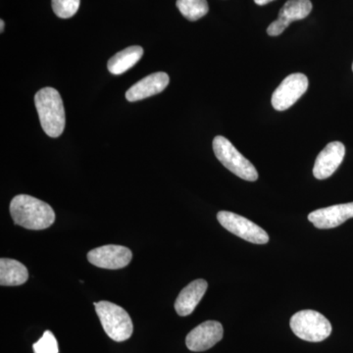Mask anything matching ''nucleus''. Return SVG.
Instances as JSON below:
<instances>
[{"instance_id": "6", "label": "nucleus", "mask_w": 353, "mask_h": 353, "mask_svg": "<svg viewBox=\"0 0 353 353\" xmlns=\"http://www.w3.org/2000/svg\"><path fill=\"white\" fill-rule=\"evenodd\" d=\"M217 219L225 229L246 241L256 245H265L269 241L268 234L262 228L243 216L229 211H220Z\"/></svg>"}, {"instance_id": "22", "label": "nucleus", "mask_w": 353, "mask_h": 353, "mask_svg": "<svg viewBox=\"0 0 353 353\" xmlns=\"http://www.w3.org/2000/svg\"><path fill=\"white\" fill-rule=\"evenodd\" d=\"M352 71H353V63H352Z\"/></svg>"}, {"instance_id": "5", "label": "nucleus", "mask_w": 353, "mask_h": 353, "mask_svg": "<svg viewBox=\"0 0 353 353\" xmlns=\"http://www.w3.org/2000/svg\"><path fill=\"white\" fill-rule=\"evenodd\" d=\"M213 150L223 166L234 175L250 182H255L259 179V173L252 162L246 159L229 139L222 136L216 137Z\"/></svg>"}, {"instance_id": "15", "label": "nucleus", "mask_w": 353, "mask_h": 353, "mask_svg": "<svg viewBox=\"0 0 353 353\" xmlns=\"http://www.w3.org/2000/svg\"><path fill=\"white\" fill-rule=\"evenodd\" d=\"M29 279L27 267L17 260H0V285L3 287H16L25 284Z\"/></svg>"}, {"instance_id": "9", "label": "nucleus", "mask_w": 353, "mask_h": 353, "mask_svg": "<svg viewBox=\"0 0 353 353\" xmlns=\"http://www.w3.org/2000/svg\"><path fill=\"white\" fill-rule=\"evenodd\" d=\"M224 329L222 324L217 321L201 323L188 334L185 345L190 350L194 352H205L214 347L223 339Z\"/></svg>"}, {"instance_id": "16", "label": "nucleus", "mask_w": 353, "mask_h": 353, "mask_svg": "<svg viewBox=\"0 0 353 353\" xmlns=\"http://www.w3.org/2000/svg\"><path fill=\"white\" fill-rule=\"evenodd\" d=\"M143 55V50L141 46H130L126 50L116 53L109 59L108 64L109 72L114 75H121L138 63Z\"/></svg>"}, {"instance_id": "1", "label": "nucleus", "mask_w": 353, "mask_h": 353, "mask_svg": "<svg viewBox=\"0 0 353 353\" xmlns=\"http://www.w3.org/2000/svg\"><path fill=\"white\" fill-rule=\"evenodd\" d=\"M14 224L28 230H46L54 223L55 213L50 204L28 194L14 197L10 203Z\"/></svg>"}, {"instance_id": "14", "label": "nucleus", "mask_w": 353, "mask_h": 353, "mask_svg": "<svg viewBox=\"0 0 353 353\" xmlns=\"http://www.w3.org/2000/svg\"><path fill=\"white\" fill-rule=\"evenodd\" d=\"M208 288V282L202 279L194 281L187 287L183 288L176 299L175 310L178 315L183 317V316L192 314L197 304L201 303Z\"/></svg>"}, {"instance_id": "3", "label": "nucleus", "mask_w": 353, "mask_h": 353, "mask_svg": "<svg viewBox=\"0 0 353 353\" xmlns=\"http://www.w3.org/2000/svg\"><path fill=\"white\" fill-rule=\"evenodd\" d=\"M95 311L101 320L102 328L111 340L121 343L131 338L134 325L124 308L103 301L97 303Z\"/></svg>"}, {"instance_id": "2", "label": "nucleus", "mask_w": 353, "mask_h": 353, "mask_svg": "<svg viewBox=\"0 0 353 353\" xmlns=\"http://www.w3.org/2000/svg\"><path fill=\"white\" fill-rule=\"evenodd\" d=\"M34 104L44 132L51 138L61 136L66 116L61 95L53 88H43L34 95Z\"/></svg>"}, {"instance_id": "21", "label": "nucleus", "mask_w": 353, "mask_h": 353, "mask_svg": "<svg viewBox=\"0 0 353 353\" xmlns=\"http://www.w3.org/2000/svg\"><path fill=\"white\" fill-rule=\"evenodd\" d=\"M4 27H6V24H4V21L0 20V32H3Z\"/></svg>"}, {"instance_id": "7", "label": "nucleus", "mask_w": 353, "mask_h": 353, "mask_svg": "<svg viewBox=\"0 0 353 353\" xmlns=\"http://www.w3.org/2000/svg\"><path fill=\"white\" fill-rule=\"evenodd\" d=\"M307 88V77L301 73L292 74L273 92L272 106L277 111L287 110L305 94Z\"/></svg>"}, {"instance_id": "10", "label": "nucleus", "mask_w": 353, "mask_h": 353, "mask_svg": "<svg viewBox=\"0 0 353 353\" xmlns=\"http://www.w3.org/2000/svg\"><path fill=\"white\" fill-rule=\"evenodd\" d=\"M311 11L310 0H288L279 12L278 19L269 26L267 34L271 37L280 36L292 22L304 19Z\"/></svg>"}, {"instance_id": "4", "label": "nucleus", "mask_w": 353, "mask_h": 353, "mask_svg": "<svg viewBox=\"0 0 353 353\" xmlns=\"http://www.w3.org/2000/svg\"><path fill=\"white\" fill-rule=\"evenodd\" d=\"M292 331L301 340L319 343L329 338L332 325L321 313L314 310H303L290 318Z\"/></svg>"}, {"instance_id": "20", "label": "nucleus", "mask_w": 353, "mask_h": 353, "mask_svg": "<svg viewBox=\"0 0 353 353\" xmlns=\"http://www.w3.org/2000/svg\"><path fill=\"white\" fill-rule=\"evenodd\" d=\"M274 1V0H254L255 3L257 6H266V4L270 3V2Z\"/></svg>"}, {"instance_id": "13", "label": "nucleus", "mask_w": 353, "mask_h": 353, "mask_svg": "<svg viewBox=\"0 0 353 353\" xmlns=\"http://www.w3.org/2000/svg\"><path fill=\"white\" fill-rule=\"evenodd\" d=\"M170 83L168 74L164 72H157L152 75L141 79L139 82L134 83L130 90H127V101L134 102L148 99L152 95L163 92Z\"/></svg>"}, {"instance_id": "8", "label": "nucleus", "mask_w": 353, "mask_h": 353, "mask_svg": "<svg viewBox=\"0 0 353 353\" xmlns=\"http://www.w3.org/2000/svg\"><path fill=\"white\" fill-rule=\"evenodd\" d=\"M132 253L126 246L108 245L94 248L88 253L90 263L102 269L124 268L132 261Z\"/></svg>"}, {"instance_id": "18", "label": "nucleus", "mask_w": 353, "mask_h": 353, "mask_svg": "<svg viewBox=\"0 0 353 353\" xmlns=\"http://www.w3.org/2000/svg\"><path fill=\"white\" fill-rule=\"evenodd\" d=\"M81 0H52V9L62 19L73 17L79 10Z\"/></svg>"}, {"instance_id": "11", "label": "nucleus", "mask_w": 353, "mask_h": 353, "mask_svg": "<svg viewBox=\"0 0 353 353\" xmlns=\"http://www.w3.org/2000/svg\"><path fill=\"white\" fill-rule=\"evenodd\" d=\"M345 155V146L341 141H333L316 158L313 175L318 180H325L333 175L340 167Z\"/></svg>"}, {"instance_id": "17", "label": "nucleus", "mask_w": 353, "mask_h": 353, "mask_svg": "<svg viewBox=\"0 0 353 353\" xmlns=\"http://www.w3.org/2000/svg\"><path fill=\"white\" fill-rule=\"evenodd\" d=\"M176 7L183 17L192 22L204 17L209 11L206 0H176Z\"/></svg>"}, {"instance_id": "19", "label": "nucleus", "mask_w": 353, "mask_h": 353, "mask_svg": "<svg viewBox=\"0 0 353 353\" xmlns=\"http://www.w3.org/2000/svg\"><path fill=\"white\" fill-rule=\"evenodd\" d=\"M34 353H59V347L54 334L50 331L44 332L43 336L32 345Z\"/></svg>"}, {"instance_id": "12", "label": "nucleus", "mask_w": 353, "mask_h": 353, "mask_svg": "<svg viewBox=\"0 0 353 353\" xmlns=\"http://www.w3.org/2000/svg\"><path fill=\"white\" fill-rule=\"evenodd\" d=\"M353 218V202L318 209L308 215V220L318 229H333Z\"/></svg>"}]
</instances>
